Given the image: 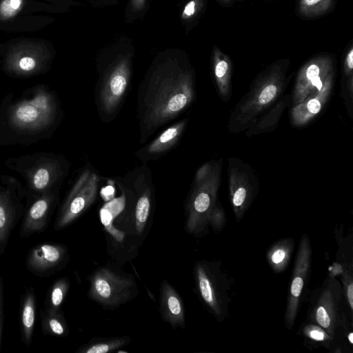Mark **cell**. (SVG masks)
I'll return each instance as SVG.
<instances>
[{"label":"cell","instance_id":"6da1fadb","mask_svg":"<svg viewBox=\"0 0 353 353\" xmlns=\"http://www.w3.org/2000/svg\"><path fill=\"white\" fill-rule=\"evenodd\" d=\"M194 97V79L190 69L166 61L150 70L137 92L140 143L146 142L158 129L182 114Z\"/></svg>","mask_w":353,"mask_h":353},{"label":"cell","instance_id":"7a4b0ae2","mask_svg":"<svg viewBox=\"0 0 353 353\" xmlns=\"http://www.w3.org/2000/svg\"><path fill=\"white\" fill-rule=\"evenodd\" d=\"M215 179L208 164L201 168L196 174L185 208V229L194 236L205 235L209 227L219 232L224 225L223 212L216 203Z\"/></svg>","mask_w":353,"mask_h":353},{"label":"cell","instance_id":"3957f363","mask_svg":"<svg viewBox=\"0 0 353 353\" xmlns=\"http://www.w3.org/2000/svg\"><path fill=\"white\" fill-rule=\"evenodd\" d=\"M115 181L123 196L125 212L133 219L135 234L141 236L146 231L154 204L151 170L143 163Z\"/></svg>","mask_w":353,"mask_h":353},{"label":"cell","instance_id":"277c9868","mask_svg":"<svg viewBox=\"0 0 353 353\" xmlns=\"http://www.w3.org/2000/svg\"><path fill=\"white\" fill-rule=\"evenodd\" d=\"M88 297L108 309H115L133 299L138 289L132 274L108 266L94 270L88 277Z\"/></svg>","mask_w":353,"mask_h":353},{"label":"cell","instance_id":"5b68a950","mask_svg":"<svg viewBox=\"0 0 353 353\" xmlns=\"http://www.w3.org/2000/svg\"><path fill=\"white\" fill-rule=\"evenodd\" d=\"M196 293L205 307L219 321L227 314L231 283L219 262L197 261L193 268Z\"/></svg>","mask_w":353,"mask_h":353},{"label":"cell","instance_id":"8992f818","mask_svg":"<svg viewBox=\"0 0 353 353\" xmlns=\"http://www.w3.org/2000/svg\"><path fill=\"white\" fill-rule=\"evenodd\" d=\"M99 183V175L92 169L83 170L63 203L54 225V231L66 228L94 203Z\"/></svg>","mask_w":353,"mask_h":353},{"label":"cell","instance_id":"52a82bcc","mask_svg":"<svg viewBox=\"0 0 353 353\" xmlns=\"http://www.w3.org/2000/svg\"><path fill=\"white\" fill-rule=\"evenodd\" d=\"M56 103L53 97L44 90H37L34 97L17 103L10 112L13 126L28 131L42 130L54 120Z\"/></svg>","mask_w":353,"mask_h":353},{"label":"cell","instance_id":"ba28073f","mask_svg":"<svg viewBox=\"0 0 353 353\" xmlns=\"http://www.w3.org/2000/svg\"><path fill=\"white\" fill-rule=\"evenodd\" d=\"M312 248L307 234L302 235L296 253L285 312V324L292 330L298 314L299 302L311 266Z\"/></svg>","mask_w":353,"mask_h":353},{"label":"cell","instance_id":"9c48e42d","mask_svg":"<svg viewBox=\"0 0 353 353\" xmlns=\"http://www.w3.org/2000/svg\"><path fill=\"white\" fill-rule=\"evenodd\" d=\"M342 292L339 281L329 277L310 312V321L321 327L332 338L342 323L339 314Z\"/></svg>","mask_w":353,"mask_h":353},{"label":"cell","instance_id":"30bf717a","mask_svg":"<svg viewBox=\"0 0 353 353\" xmlns=\"http://www.w3.org/2000/svg\"><path fill=\"white\" fill-rule=\"evenodd\" d=\"M49 59L46 47L34 41H21L8 51L5 66L9 72L20 76H28L41 70Z\"/></svg>","mask_w":353,"mask_h":353},{"label":"cell","instance_id":"8fae6325","mask_svg":"<svg viewBox=\"0 0 353 353\" xmlns=\"http://www.w3.org/2000/svg\"><path fill=\"white\" fill-rule=\"evenodd\" d=\"M68 260V250L65 245L43 243L29 250L26 266L35 276L47 277L63 269Z\"/></svg>","mask_w":353,"mask_h":353},{"label":"cell","instance_id":"7c38bea8","mask_svg":"<svg viewBox=\"0 0 353 353\" xmlns=\"http://www.w3.org/2000/svg\"><path fill=\"white\" fill-rule=\"evenodd\" d=\"M55 194L50 190L41 194L29 207L24 214L19 229L21 239L28 238L35 233L43 232L47 228L54 202Z\"/></svg>","mask_w":353,"mask_h":353},{"label":"cell","instance_id":"4fadbf2b","mask_svg":"<svg viewBox=\"0 0 353 353\" xmlns=\"http://www.w3.org/2000/svg\"><path fill=\"white\" fill-rule=\"evenodd\" d=\"M188 123V119L180 120L170 125L152 141L136 152V156L145 163L157 160L173 148L181 139Z\"/></svg>","mask_w":353,"mask_h":353},{"label":"cell","instance_id":"5bb4252c","mask_svg":"<svg viewBox=\"0 0 353 353\" xmlns=\"http://www.w3.org/2000/svg\"><path fill=\"white\" fill-rule=\"evenodd\" d=\"M159 310L163 321L173 329L185 328V309L181 296L166 280L160 284Z\"/></svg>","mask_w":353,"mask_h":353},{"label":"cell","instance_id":"9a60e30c","mask_svg":"<svg viewBox=\"0 0 353 353\" xmlns=\"http://www.w3.org/2000/svg\"><path fill=\"white\" fill-rule=\"evenodd\" d=\"M36 316V296L33 287L26 289L21 295L19 307L21 339L29 347L32 343Z\"/></svg>","mask_w":353,"mask_h":353},{"label":"cell","instance_id":"2e32d148","mask_svg":"<svg viewBox=\"0 0 353 353\" xmlns=\"http://www.w3.org/2000/svg\"><path fill=\"white\" fill-rule=\"evenodd\" d=\"M20 214L9 192H0V255L5 252Z\"/></svg>","mask_w":353,"mask_h":353},{"label":"cell","instance_id":"e0dca14e","mask_svg":"<svg viewBox=\"0 0 353 353\" xmlns=\"http://www.w3.org/2000/svg\"><path fill=\"white\" fill-rule=\"evenodd\" d=\"M62 174L61 166L57 161L43 163L39 165L31 175L32 188L41 194L47 192Z\"/></svg>","mask_w":353,"mask_h":353},{"label":"cell","instance_id":"ac0fdd59","mask_svg":"<svg viewBox=\"0 0 353 353\" xmlns=\"http://www.w3.org/2000/svg\"><path fill=\"white\" fill-rule=\"evenodd\" d=\"M332 60L329 57H319L307 62L301 70L297 79L295 96L315 77L331 72Z\"/></svg>","mask_w":353,"mask_h":353},{"label":"cell","instance_id":"d6986e66","mask_svg":"<svg viewBox=\"0 0 353 353\" xmlns=\"http://www.w3.org/2000/svg\"><path fill=\"white\" fill-rule=\"evenodd\" d=\"M42 332L45 335L65 337L69 333V328L62 310L50 312L46 309L40 311Z\"/></svg>","mask_w":353,"mask_h":353},{"label":"cell","instance_id":"ffe728a7","mask_svg":"<svg viewBox=\"0 0 353 353\" xmlns=\"http://www.w3.org/2000/svg\"><path fill=\"white\" fill-rule=\"evenodd\" d=\"M294 240L285 239L275 243L267 255L270 266L276 272L283 271L288 265L293 252Z\"/></svg>","mask_w":353,"mask_h":353},{"label":"cell","instance_id":"44dd1931","mask_svg":"<svg viewBox=\"0 0 353 353\" xmlns=\"http://www.w3.org/2000/svg\"><path fill=\"white\" fill-rule=\"evenodd\" d=\"M130 343L128 336L94 338L78 348L77 353H108Z\"/></svg>","mask_w":353,"mask_h":353},{"label":"cell","instance_id":"7402d4cb","mask_svg":"<svg viewBox=\"0 0 353 353\" xmlns=\"http://www.w3.org/2000/svg\"><path fill=\"white\" fill-rule=\"evenodd\" d=\"M70 287V282L68 278L61 277L57 279L47 292L45 299V309L50 312L61 310Z\"/></svg>","mask_w":353,"mask_h":353},{"label":"cell","instance_id":"603a6c76","mask_svg":"<svg viewBox=\"0 0 353 353\" xmlns=\"http://www.w3.org/2000/svg\"><path fill=\"white\" fill-rule=\"evenodd\" d=\"M330 85L319 92L317 95L298 105L293 110V117L296 123H303L319 112L322 103L327 97Z\"/></svg>","mask_w":353,"mask_h":353},{"label":"cell","instance_id":"cb8c5ba5","mask_svg":"<svg viewBox=\"0 0 353 353\" xmlns=\"http://www.w3.org/2000/svg\"><path fill=\"white\" fill-rule=\"evenodd\" d=\"M213 67L216 80L220 88H223L230 76L231 63L228 56L216 46L213 50Z\"/></svg>","mask_w":353,"mask_h":353},{"label":"cell","instance_id":"d4e9b609","mask_svg":"<svg viewBox=\"0 0 353 353\" xmlns=\"http://www.w3.org/2000/svg\"><path fill=\"white\" fill-rule=\"evenodd\" d=\"M334 0H300L299 12L305 17H315L325 13L332 7Z\"/></svg>","mask_w":353,"mask_h":353},{"label":"cell","instance_id":"484cf974","mask_svg":"<svg viewBox=\"0 0 353 353\" xmlns=\"http://www.w3.org/2000/svg\"><path fill=\"white\" fill-rule=\"evenodd\" d=\"M24 0H1L0 1V19L7 21L14 18L22 10Z\"/></svg>","mask_w":353,"mask_h":353},{"label":"cell","instance_id":"4316f807","mask_svg":"<svg viewBox=\"0 0 353 353\" xmlns=\"http://www.w3.org/2000/svg\"><path fill=\"white\" fill-rule=\"evenodd\" d=\"M276 75H273L265 85L262 88L254 103L258 107L263 106L269 103L275 97L278 91L276 83Z\"/></svg>","mask_w":353,"mask_h":353},{"label":"cell","instance_id":"83f0119b","mask_svg":"<svg viewBox=\"0 0 353 353\" xmlns=\"http://www.w3.org/2000/svg\"><path fill=\"white\" fill-rule=\"evenodd\" d=\"M302 332L303 336L315 342H330L333 339L327 332L321 327L315 324L310 323L305 325Z\"/></svg>","mask_w":353,"mask_h":353},{"label":"cell","instance_id":"f1b7e54d","mask_svg":"<svg viewBox=\"0 0 353 353\" xmlns=\"http://www.w3.org/2000/svg\"><path fill=\"white\" fill-rule=\"evenodd\" d=\"M343 285L345 293L347 303L351 311L353 310V278L352 267L349 269L346 266L342 268Z\"/></svg>","mask_w":353,"mask_h":353},{"label":"cell","instance_id":"f546056e","mask_svg":"<svg viewBox=\"0 0 353 353\" xmlns=\"http://www.w3.org/2000/svg\"><path fill=\"white\" fill-rule=\"evenodd\" d=\"M203 0H190L184 6L181 18L183 19H189L193 17L202 8Z\"/></svg>","mask_w":353,"mask_h":353},{"label":"cell","instance_id":"4dcf8cb0","mask_svg":"<svg viewBox=\"0 0 353 353\" xmlns=\"http://www.w3.org/2000/svg\"><path fill=\"white\" fill-rule=\"evenodd\" d=\"M3 282L2 277L0 276V350L3 327Z\"/></svg>","mask_w":353,"mask_h":353},{"label":"cell","instance_id":"1f68e13d","mask_svg":"<svg viewBox=\"0 0 353 353\" xmlns=\"http://www.w3.org/2000/svg\"><path fill=\"white\" fill-rule=\"evenodd\" d=\"M353 69V48L350 46L345 59V70L348 73H352Z\"/></svg>","mask_w":353,"mask_h":353},{"label":"cell","instance_id":"d6a6232c","mask_svg":"<svg viewBox=\"0 0 353 353\" xmlns=\"http://www.w3.org/2000/svg\"><path fill=\"white\" fill-rule=\"evenodd\" d=\"M133 8L135 10H141L145 3V0H131Z\"/></svg>","mask_w":353,"mask_h":353},{"label":"cell","instance_id":"836d02e7","mask_svg":"<svg viewBox=\"0 0 353 353\" xmlns=\"http://www.w3.org/2000/svg\"><path fill=\"white\" fill-rule=\"evenodd\" d=\"M347 339L350 342V344H352L353 343V334L352 332H350L349 333V334L347 335Z\"/></svg>","mask_w":353,"mask_h":353},{"label":"cell","instance_id":"e575fe53","mask_svg":"<svg viewBox=\"0 0 353 353\" xmlns=\"http://www.w3.org/2000/svg\"><path fill=\"white\" fill-rule=\"evenodd\" d=\"M221 1H231V0H221Z\"/></svg>","mask_w":353,"mask_h":353}]
</instances>
